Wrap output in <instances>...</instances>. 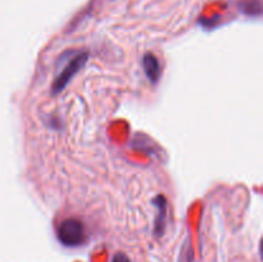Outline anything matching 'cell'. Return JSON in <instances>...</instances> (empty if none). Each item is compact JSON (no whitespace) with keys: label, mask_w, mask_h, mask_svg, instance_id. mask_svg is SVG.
Wrapping results in <instances>:
<instances>
[{"label":"cell","mask_w":263,"mask_h":262,"mask_svg":"<svg viewBox=\"0 0 263 262\" xmlns=\"http://www.w3.org/2000/svg\"><path fill=\"white\" fill-rule=\"evenodd\" d=\"M59 241L66 247H79L86 239L84 223L77 218H66L59 223L57 229Z\"/></svg>","instance_id":"6da1fadb"},{"label":"cell","mask_w":263,"mask_h":262,"mask_svg":"<svg viewBox=\"0 0 263 262\" xmlns=\"http://www.w3.org/2000/svg\"><path fill=\"white\" fill-rule=\"evenodd\" d=\"M87 58H89V54L86 51H77V53L73 54V57L69 58V61L64 64L61 73L57 74L55 79H54L53 87H51L54 95L63 91L64 87L68 85L72 77L85 66V63L87 62Z\"/></svg>","instance_id":"7a4b0ae2"},{"label":"cell","mask_w":263,"mask_h":262,"mask_svg":"<svg viewBox=\"0 0 263 262\" xmlns=\"http://www.w3.org/2000/svg\"><path fill=\"white\" fill-rule=\"evenodd\" d=\"M143 68L146 77L152 84H156L161 76V66L157 59V57L152 53H146L143 57Z\"/></svg>","instance_id":"3957f363"},{"label":"cell","mask_w":263,"mask_h":262,"mask_svg":"<svg viewBox=\"0 0 263 262\" xmlns=\"http://www.w3.org/2000/svg\"><path fill=\"white\" fill-rule=\"evenodd\" d=\"M153 203L157 207V218H156V233L157 235H162L166 225V199L163 195H158Z\"/></svg>","instance_id":"277c9868"},{"label":"cell","mask_w":263,"mask_h":262,"mask_svg":"<svg viewBox=\"0 0 263 262\" xmlns=\"http://www.w3.org/2000/svg\"><path fill=\"white\" fill-rule=\"evenodd\" d=\"M112 262H130V259H128V257L125 253H121L120 252V253L115 254Z\"/></svg>","instance_id":"5b68a950"}]
</instances>
